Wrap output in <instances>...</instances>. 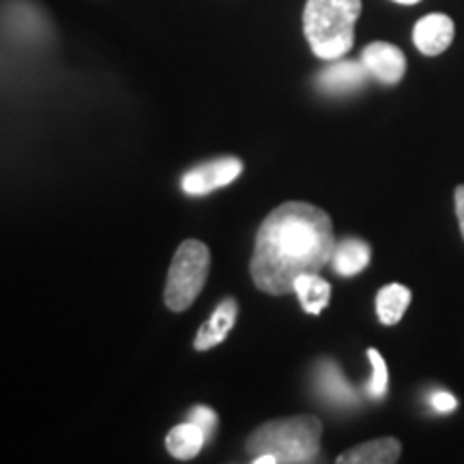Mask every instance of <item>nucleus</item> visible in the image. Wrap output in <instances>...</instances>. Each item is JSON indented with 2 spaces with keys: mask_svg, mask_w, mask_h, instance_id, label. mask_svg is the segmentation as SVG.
<instances>
[{
  "mask_svg": "<svg viewBox=\"0 0 464 464\" xmlns=\"http://www.w3.org/2000/svg\"><path fill=\"white\" fill-rule=\"evenodd\" d=\"M456 216L458 222H460V230L464 237V185H458L456 189Z\"/></svg>",
  "mask_w": 464,
  "mask_h": 464,
  "instance_id": "6ab92c4d",
  "label": "nucleus"
},
{
  "mask_svg": "<svg viewBox=\"0 0 464 464\" xmlns=\"http://www.w3.org/2000/svg\"><path fill=\"white\" fill-rule=\"evenodd\" d=\"M323 423L314 415L266 421L247 440L249 456H276L277 464L316 462L321 454Z\"/></svg>",
  "mask_w": 464,
  "mask_h": 464,
  "instance_id": "7ed1b4c3",
  "label": "nucleus"
},
{
  "mask_svg": "<svg viewBox=\"0 0 464 464\" xmlns=\"http://www.w3.org/2000/svg\"><path fill=\"white\" fill-rule=\"evenodd\" d=\"M430 406L437 413H451L458 406V402L450 392H434L430 396Z\"/></svg>",
  "mask_w": 464,
  "mask_h": 464,
  "instance_id": "a211bd4d",
  "label": "nucleus"
},
{
  "mask_svg": "<svg viewBox=\"0 0 464 464\" xmlns=\"http://www.w3.org/2000/svg\"><path fill=\"white\" fill-rule=\"evenodd\" d=\"M368 78L370 73L362 61H340L338 58L318 73L316 84L327 95H348L362 89Z\"/></svg>",
  "mask_w": 464,
  "mask_h": 464,
  "instance_id": "6e6552de",
  "label": "nucleus"
},
{
  "mask_svg": "<svg viewBox=\"0 0 464 464\" xmlns=\"http://www.w3.org/2000/svg\"><path fill=\"white\" fill-rule=\"evenodd\" d=\"M368 359H370V363H372V376H370V382H368V387H365V392H368L370 398L381 400L387 393V385H390L387 363L376 348H370Z\"/></svg>",
  "mask_w": 464,
  "mask_h": 464,
  "instance_id": "dca6fc26",
  "label": "nucleus"
},
{
  "mask_svg": "<svg viewBox=\"0 0 464 464\" xmlns=\"http://www.w3.org/2000/svg\"><path fill=\"white\" fill-rule=\"evenodd\" d=\"M362 63L368 73L381 84H398L406 73V56L398 45L374 42L362 52Z\"/></svg>",
  "mask_w": 464,
  "mask_h": 464,
  "instance_id": "423d86ee",
  "label": "nucleus"
},
{
  "mask_svg": "<svg viewBox=\"0 0 464 464\" xmlns=\"http://www.w3.org/2000/svg\"><path fill=\"white\" fill-rule=\"evenodd\" d=\"M211 254L200 241H185L174 254L166 282V305L172 312H183L194 304L200 290L205 288Z\"/></svg>",
  "mask_w": 464,
  "mask_h": 464,
  "instance_id": "20e7f679",
  "label": "nucleus"
},
{
  "mask_svg": "<svg viewBox=\"0 0 464 464\" xmlns=\"http://www.w3.org/2000/svg\"><path fill=\"white\" fill-rule=\"evenodd\" d=\"M207 440L208 437L198 423L188 420L172 428L170 434L166 437V448L170 451V456L179 458V460H189V458L200 454Z\"/></svg>",
  "mask_w": 464,
  "mask_h": 464,
  "instance_id": "ddd939ff",
  "label": "nucleus"
},
{
  "mask_svg": "<svg viewBox=\"0 0 464 464\" xmlns=\"http://www.w3.org/2000/svg\"><path fill=\"white\" fill-rule=\"evenodd\" d=\"M411 290L402 284H387L376 295V314L382 324H396L411 305Z\"/></svg>",
  "mask_w": 464,
  "mask_h": 464,
  "instance_id": "2eb2a0df",
  "label": "nucleus"
},
{
  "mask_svg": "<svg viewBox=\"0 0 464 464\" xmlns=\"http://www.w3.org/2000/svg\"><path fill=\"white\" fill-rule=\"evenodd\" d=\"M316 387L318 393L334 406H353L357 404V393L348 385L340 368L334 362H321L316 368Z\"/></svg>",
  "mask_w": 464,
  "mask_h": 464,
  "instance_id": "9b49d317",
  "label": "nucleus"
},
{
  "mask_svg": "<svg viewBox=\"0 0 464 464\" xmlns=\"http://www.w3.org/2000/svg\"><path fill=\"white\" fill-rule=\"evenodd\" d=\"M362 0H307L304 33L312 52L323 61H338L355 44Z\"/></svg>",
  "mask_w": 464,
  "mask_h": 464,
  "instance_id": "f03ea898",
  "label": "nucleus"
},
{
  "mask_svg": "<svg viewBox=\"0 0 464 464\" xmlns=\"http://www.w3.org/2000/svg\"><path fill=\"white\" fill-rule=\"evenodd\" d=\"M189 421H194V423H198V426L202 428V430H205V434L208 439L213 437V432H216V426H218V415L213 413L211 409H208V406H202V404H198L196 406V409H191L189 411V417H188Z\"/></svg>",
  "mask_w": 464,
  "mask_h": 464,
  "instance_id": "f3484780",
  "label": "nucleus"
},
{
  "mask_svg": "<svg viewBox=\"0 0 464 464\" xmlns=\"http://www.w3.org/2000/svg\"><path fill=\"white\" fill-rule=\"evenodd\" d=\"M237 314H239V305L235 299H224L218 305V310L213 312L211 318L202 324L198 335H196V351H208V348L222 344L226 335L230 334V329L235 327Z\"/></svg>",
  "mask_w": 464,
  "mask_h": 464,
  "instance_id": "1a4fd4ad",
  "label": "nucleus"
},
{
  "mask_svg": "<svg viewBox=\"0 0 464 464\" xmlns=\"http://www.w3.org/2000/svg\"><path fill=\"white\" fill-rule=\"evenodd\" d=\"M335 235L332 218L310 202H284L258 228L249 271L269 295L293 293L304 274H321L332 263Z\"/></svg>",
  "mask_w": 464,
  "mask_h": 464,
  "instance_id": "f257e3e1",
  "label": "nucleus"
},
{
  "mask_svg": "<svg viewBox=\"0 0 464 464\" xmlns=\"http://www.w3.org/2000/svg\"><path fill=\"white\" fill-rule=\"evenodd\" d=\"M370 258H372V249L368 243L362 239H344L342 243H335L332 266L338 276L353 277L362 274L370 265Z\"/></svg>",
  "mask_w": 464,
  "mask_h": 464,
  "instance_id": "f8f14e48",
  "label": "nucleus"
},
{
  "mask_svg": "<svg viewBox=\"0 0 464 464\" xmlns=\"http://www.w3.org/2000/svg\"><path fill=\"white\" fill-rule=\"evenodd\" d=\"M400 445L398 439L393 437H382L368 440V443L357 445V448L344 451L338 458L340 464H392L400 460Z\"/></svg>",
  "mask_w": 464,
  "mask_h": 464,
  "instance_id": "9d476101",
  "label": "nucleus"
},
{
  "mask_svg": "<svg viewBox=\"0 0 464 464\" xmlns=\"http://www.w3.org/2000/svg\"><path fill=\"white\" fill-rule=\"evenodd\" d=\"M293 293L299 297V304L307 314L318 316L332 299V286L323 280L321 274H304L295 280Z\"/></svg>",
  "mask_w": 464,
  "mask_h": 464,
  "instance_id": "4468645a",
  "label": "nucleus"
},
{
  "mask_svg": "<svg viewBox=\"0 0 464 464\" xmlns=\"http://www.w3.org/2000/svg\"><path fill=\"white\" fill-rule=\"evenodd\" d=\"M241 172H243V164L241 160L237 158H222V160L207 161V164L191 168L189 172L183 174L181 189L188 196H207L211 194V191L230 185Z\"/></svg>",
  "mask_w": 464,
  "mask_h": 464,
  "instance_id": "39448f33",
  "label": "nucleus"
},
{
  "mask_svg": "<svg viewBox=\"0 0 464 464\" xmlns=\"http://www.w3.org/2000/svg\"><path fill=\"white\" fill-rule=\"evenodd\" d=\"M454 22L445 14H430L421 17L413 28L415 48L426 56H439L454 42Z\"/></svg>",
  "mask_w": 464,
  "mask_h": 464,
  "instance_id": "0eeeda50",
  "label": "nucleus"
},
{
  "mask_svg": "<svg viewBox=\"0 0 464 464\" xmlns=\"http://www.w3.org/2000/svg\"><path fill=\"white\" fill-rule=\"evenodd\" d=\"M393 3H400V5H417V3H421V0H393Z\"/></svg>",
  "mask_w": 464,
  "mask_h": 464,
  "instance_id": "aec40b11",
  "label": "nucleus"
}]
</instances>
